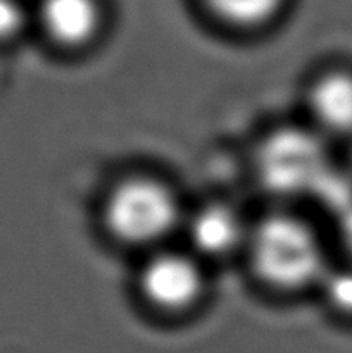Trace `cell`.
Wrapping results in <instances>:
<instances>
[{"instance_id":"1","label":"cell","mask_w":352,"mask_h":353,"mask_svg":"<svg viewBox=\"0 0 352 353\" xmlns=\"http://www.w3.org/2000/svg\"><path fill=\"white\" fill-rule=\"evenodd\" d=\"M247 241L255 274L273 288L299 290L323 276L320 240L297 217L282 214L266 217Z\"/></svg>"},{"instance_id":"11","label":"cell","mask_w":352,"mask_h":353,"mask_svg":"<svg viewBox=\"0 0 352 353\" xmlns=\"http://www.w3.org/2000/svg\"><path fill=\"white\" fill-rule=\"evenodd\" d=\"M344 234H345V240H347L349 243H351V247H352V212H349L347 219H345Z\"/></svg>"},{"instance_id":"7","label":"cell","mask_w":352,"mask_h":353,"mask_svg":"<svg viewBox=\"0 0 352 353\" xmlns=\"http://www.w3.org/2000/svg\"><path fill=\"white\" fill-rule=\"evenodd\" d=\"M190 238L204 254L224 255L245 238L244 224L230 207L207 205L193 216Z\"/></svg>"},{"instance_id":"8","label":"cell","mask_w":352,"mask_h":353,"mask_svg":"<svg viewBox=\"0 0 352 353\" xmlns=\"http://www.w3.org/2000/svg\"><path fill=\"white\" fill-rule=\"evenodd\" d=\"M213 16L233 28H259L278 14L283 0H202Z\"/></svg>"},{"instance_id":"4","label":"cell","mask_w":352,"mask_h":353,"mask_svg":"<svg viewBox=\"0 0 352 353\" xmlns=\"http://www.w3.org/2000/svg\"><path fill=\"white\" fill-rule=\"evenodd\" d=\"M320 150L309 137L286 131L273 137L262 152V174L273 188L297 190L316 179Z\"/></svg>"},{"instance_id":"10","label":"cell","mask_w":352,"mask_h":353,"mask_svg":"<svg viewBox=\"0 0 352 353\" xmlns=\"http://www.w3.org/2000/svg\"><path fill=\"white\" fill-rule=\"evenodd\" d=\"M24 24L23 7L17 0H0V43L17 37Z\"/></svg>"},{"instance_id":"2","label":"cell","mask_w":352,"mask_h":353,"mask_svg":"<svg viewBox=\"0 0 352 353\" xmlns=\"http://www.w3.org/2000/svg\"><path fill=\"white\" fill-rule=\"evenodd\" d=\"M178 214L171 190L150 178L124 179L110 190L104 203L107 231L124 243L161 240L175 228Z\"/></svg>"},{"instance_id":"3","label":"cell","mask_w":352,"mask_h":353,"mask_svg":"<svg viewBox=\"0 0 352 353\" xmlns=\"http://www.w3.org/2000/svg\"><path fill=\"white\" fill-rule=\"evenodd\" d=\"M204 278L199 265L182 254H162L145 264L140 290L152 305L162 310H183L197 302Z\"/></svg>"},{"instance_id":"5","label":"cell","mask_w":352,"mask_h":353,"mask_svg":"<svg viewBox=\"0 0 352 353\" xmlns=\"http://www.w3.org/2000/svg\"><path fill=\"white\" fill-rule=\"evenodd\" d=\"M40 23L47 37L62 47H81L97 34V0H41Z\"/></svg>"},{"instance_id":"9","label":"cell","mask_w":352,"mask_h":353,"mask_svg":"<svg viewBox=\"0 0 352 353\" xmlns=\"http://www.w3.org/2000/svg\"><path fill=\"white\" fill-rule=\"evenodd\" d=\"M328 300L342 314L352 316V268L331 272L324 281Z\"/></svg>"},{"instance_id":"6","label":"cell","mask_w":352,"mask_h":353,"mask_svg":"<svg viewBox=\"0 0 352 353\" xmlns=\"http://www.w3.org/2000/svg\"><path fill=\"white\" fill-rule=\"evenodd\" d=\"M309 107L328 131L352 133V72L331 71L321 76L309 92Z\"/></svg>"}]
</instances>
